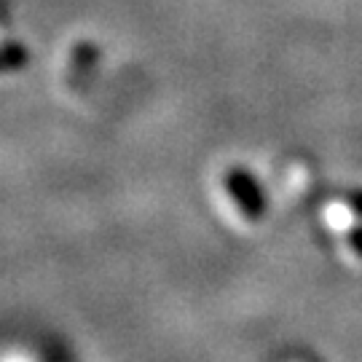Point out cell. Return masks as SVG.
<instances>
[{
	"instance_id": "1",
	"label": "cell",
	"mask_w": 362,
	"mask_h": 362,
	"mask_svg": "<svg viewBox=\"0 0 362 362\" xmlns=\"http://www.w3.org/2000/svg\"><path fill=\"white\" fill-rule=\"evenodd\" d=\"M320 223L344 266L362 272V194L333 196L320 212Z\"/></svg>"
}]
</instances>
